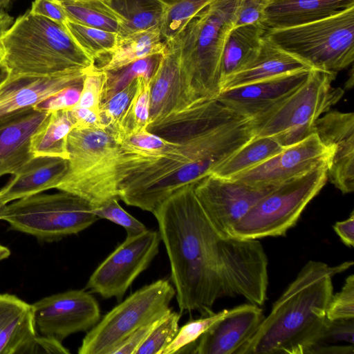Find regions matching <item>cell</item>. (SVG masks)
<instances>
[{"label":"cell","instance_id":"9","mask_svg":"<svg viewBox=\"0 0 354 354\" xmlns=\"http://www.w3.org/2000/svg\"><path fill=\"white\" fill-rule=\"evenodd\" d=\"M327 165L320 164L277 185L234 225L231 236L259 239L285 236L327 182Z\"/></svg>","mask_w":354,"mask_h":354},{"label":"cell","instance_id":"33","mask_svg":"<svg viewBox=\"0 0 354 354\" xmlns=\"http://www.w3.org/2000/svg\"><path fill=\"white\" fill-rule=\"evenodd\" d=\"M151 78L138 77L136 92L112 135L118 144L126 136L146 129L149 121Z\"/></svg>","mask_w":354,"mask_h":354},{"label":"cell","instance_id":"39","mask_svg":"<svg viewBox=\"0 0 354 354\" xmlns=\"http://www.w3.org/2000/svg\"><path fill=\"white\" fill-rule=\"evenodd\" d=\"M227 310L228 309H224L218 313L187 322L178 330L176 335L164 350L162 354L178 353L187 346L196 343L215 322L227 313Z\"/></svg>","mask_w":354,"mask_h":354},{"label":"cell","instance_id":"2","mask_svg":"<svg viewBox=\"0 0 354 354\" xmlns=\"http://www.w3.org/2000/svg\"><path fill=\"white\" fill-rule=\"evenodd\" d=\"M185 185L153 212L169 257L171 279L180 313H214L225 296L223 275L239 246L236 237H221L203 211L194 189Z\"/></svg>","mask_w":354,"mask_h":354},{"label":"cell","instance_id":"51","mask_svg":"<svg viewBox=\"0 0 354 354\" xmlns=\"http://www.w3.org/2000/svg\"><path fill=\"white\" fill-rule=\"evenodd\" d=\"M10 250L6 246L0 244V262L10 255Z\"/></svg>","mask_w":354,"mask_h":354},{"label":"cell","instance_id":"54","mask_svg":"<svg viewBox=\"0 0 354 354\" xmlns=\"http://www.w3.org/2000/svg\"><path fill=\"white\" fill-rule=\"evenodd\" d=\"M55 1H73V0H55Z\"/></svg>","mask_w":354,"mask_h":354},{"label":"cell","instance_id":"8","mask_svg":"<svg viewBox=\"0 0 354 354\" xmlns=\"http://www.w3.org/2000/svg\"><path fill=\"white\" fill-rule=\"evenodd\" d=\"M337 73L313 68L307 80L274 109L253 120L255 136L292 145L314 132L317 120L330 111L343 91L332 87Z\"/></svg>","mask_w":354,"mask_h":354},{"label":"cell","instance_id":"52","mask_svg":"<svg viewBox=\"0 0 354 354\" xmlns=\"http://www.w3.org/2000/svg\"><path fill=\"white\" fill-rule=\"evenodd\" d=\"M12 0H0V9H3L8 6Z\"/></svg>","mask_w":354,"mask_h":354},{"label":"cell","instance_id":"6","mask_svg":"<svg viewBox=\"0 0 354 354\" xmlns=\"http://www.w3.org/2000/svg\"><path fill=\"white\" fill-rule=\"evenodd\" d=\"M67 151L68 171L56 189L73 194L93 207L119 198L118 144L108 130L73 129L67 138Z\"/></svg>","mask_w":354,"mask_h":354},{"label":"cell","instance_id":"13","mask_svg":"<svg viewBox=\"0 0 354 354\" xmlns=\"http://www.w3.org/2000/svg\"><path fill=\"white\" fill-rule=\"evenodd\" d=\"M278 185H252L210 174L194 183V189L203 211L220 236L231 231L260 200Z\"/></svg>","mask_w":354,"mask_h":354},{"label":"cell","instance_id":"15","mask_svg":"<svg viewBox=\"0 0 354 354\" xmlns=\"http://www.w3.org/2000/svg\"><path fill=\"white\" fill-rule=\"evenodd\" d=\"M330 150L313 132L261 163L230 179L252 185H279L328 163Z\"/></svg>","mask_w":354,"mask_h":354},{"label":"cell","instance_id":"20","mask_svg":"<svg viewBox=\"0 0 354 354\" xmlns=\"http://www.w3.org/2000/svg\"><path fill=\"white\" fill-rule=\"evenodd\" d=\"M86 71L73 70L51 75H10L0 87V117L33 107L63 88L82 82Z\"/></svg>","mask_w":354,"mask_h":354},{"label":"cell","instance_id":"36","mask_svg":"<svg viewBox=\"0 0 354 354\" xmlns=\"http://www.w3.org/2000/svg\"><path fill=\"white\" fill-rule=\"evenodd\" d=\"M163 54L151 55L116 71L106 72L107 78L102 91L101 103L139 76L152 78Z\"/></svg>","mask_w":354,"mask_h":354},{"label":"cell","instance_id":"18","mask_svg":"<svg viewBox=\"0 0 354 354\" xmlns=\"http://www.w3.org/2000/svg\"><path fill=\"white\" fill-rule=\"evenodd\" d=\"M50 114L32 106L0 117V177L15 175L34 156L32 138Z\"/></svg>","mask_w":354,"mask_h":354},{"label":"cell","instance_id":"7","mask_svg":"<svg viewBox=\"0 0 354 354\" xmlns=\"http://www.w3.org/2000/svg\"><path fill=\"white\" fill-rule=\"evenodd\" d=\"M264 35L312 68L337 73L354 60V6L308 24L266 30Z\"/></svg>","mask_w":354,"mask_h":354},{"label":"cell","instance_id":"1","mask_svg":"<svg viewBox=\"0 0 354 354\" xmlns=\"http://www.w3.org/2000/svg\"><path fill=\"white\" fill-rule=\"evenodd\" d=\"M166 140L153 158L118 171L119 198L153 212L172 194L195 183L251 140L253 121L218 99L195 101L148 124Z\"/></svg>","mask_w":354,"mask_h":354},{"label":"cell","instance_id":"28","mask_svg":"<svg viewBox=\"0 0 354 354\" xmlns=\"http://www.w3.org/2000/svg\"><path fill=\"white\" fill-rule=\"evenodd\" d=\"M118 17V39L160 26L163 8L157 0H102Z\"/></svg>","mask_w":354,"mask_h":354},{"label":"cell","instance_id":"22","mask_svg":"<svg viewBox=\"0 0 354 354\" xmlns=\"http://www.w3.org/2000/svg\"><path fill=\"white\" fill-rule=\"evenodd\" d=\"M69 168L68 159L57 156H33L0 189V194L10 201L57 188Z\"/></svg>","mask_w":354,"mask_h":354},{"label":"cell","instance_id":"48","mask_svg":"<svg viewBox=\"0 0 354 354\" xmlns=\"http://www.w3.org/2000/svg\"><path fill=\"white\" fill-rule=\"evenodd\" d=\"M333 230L342 243L350 248L354 245V212L346 220L337 221L333 225Z\"/></svg>","mask_w":354,"mask_h":354},{"label":"cell","instance_id":"5","mask_svg":"<svg viewBox=\"0 0 354 354\" xmlns=\"http://www.w3.org/2000/svg\"><path fill=\"white\" fill-rule=\"evenodd\" d=\"M0 53L10 75H51L95 66L64 25L30 10L0 37Z\"/></svg>","mask_w":354,"mask_h":354},{"label":"cell","instance_id":"43","mask_svg":"<svg viewBox=\"0 0 354 354\" xmlns=\"http://www.w3.org/2000/svg\"><path fill=\"white\" fill-rule=\"evenodd\" d=\"M82 82L63 88L35 104L33 108L48 113L73 109L79 101Z\"/></svg>","mask_w":354,"mask_h":354},{"label":"cell","instance_id":"41","mask_svg":"<svg viewBox=\"0 0 354 354\" xmlns=\"http://www.w3.org/2000/svg\"><path fill=\"white\" fill-rule=\"evenodd\" d=\"M106 73L97 70L95 66L87 69L77 107L100 112L102 95L106 82Z\"/></svg>","mask_w":354,"mask_h":354},{"label":"cell","instance_id":"34","mask_svg":"<svg viewBox=\"0 0 354 354\" xmlns=\"http://www.w3.org/2000/svg\"><path fill=\"white\" fill-rule=\"evenodd\" d=\"M163 8L160 25L165 42L174 39L188 21L205 6L214 0H157Z\"/></svg>","mask_w":354,"mask_h":354},{"label":"cell","instance_id":"45","mask_svg":"<svg viewBox=\"0 0 354 354\" xmlns=\"http://www.w3.org/2000/svg\"><path fill=\"white\" fill-rule=\"evenodd\" d=\"M30 12L59 24L64 25L68 21L67 17L59 4L55 0H33Z\"/></svg>","mask_w":354,"mask_h":354},{"label":"cell","instance_id":"46","mask_svg":"<svg viewBox=\"0 0 354 354\" xmlns=\"http://www.w3.org/2000/svg\"><path fill=\"white\" fill-rule=\"evenodd\" d=\"M162 317L149 322L133 331L115 351L114 354H135L137 349Z\"/></svg>","mask_w":354,"mask_h":354},{"label":"cell","instance_id":"24","mask_svg":"<svg viewBox=\"0 0 354 354\" xmlns=\"http://www.w3.org/2000/svg\"><path fill=\"white\" fill-rule=\"evenodd\" d=\"M189 104L182 85L177 51L167 46L151 78L149 124Z\"/></svg>","mask_w":354,"mask_h":354},{"label":"cell","instance_id":"49","mask_svg":"<svg viewBox=\"0 0 354 354\" xmlns=\"http://www.w3.org/2000/svg\"><path fill=\"white\" fill-rule=\"evenodd\" d=\"M36 353H70L62 342L57 339L45 335H37Z\"/></svg>","mask_w":354,"mask_h":354},{"label":"cell","instance_id":"4","mask_svg":"<svg viewBox=\"0 0 354 354\" xmlns=\"http://www.w3.org/2000/svg\"><path fill=\"white\" fill-rule=\"evenodd\" d=\"M239 0H214L188 21L167 46L177 51L184 94L189 104L221 93V60L234 26Z\"/></svg>","mask_w":354,"mask_h":354},{"label":"cell","instance_id":"44","mask_svg":"<svg viewBox=\"0 0 354 354\" xmlns=\"http://www.w3.org/2000/svg\"><path fill=\"white\" fill-rule=\"evenodd\" d=\"M268 0H239L234 26L261 23Z\"/></svg>","mask_w":354,"mask_h":354},{"label":"cell","instance_id":"10","mask_svg":"<svg viewBox=\"0 0 354 354\" xmlns=\"http://www.w3.org/2000/svg\"><path fill=\"white\" fill-rule=\"evenodd\" d=\"M98 219L88 202L64 191L24 197L0 212L12 230L48 242L76 234Z\"/></svg>","mask_w":354,"mask_h":354},{"label":"cell","instance_id":"31","mask_svg":"<svg viewBox=\"0 0 354 354\" xmlns=\"http://www.w3.org/2000/svg\"><path fill=\"white\" fill-rule=\"evenodd\" d=\"M304 354H354V318H326Z\"/></svg>","mask_w":354,"mask_h":354},{"label":"cell","instance_id":"3","mask_svg":"<svg viewBox=\"0 0 354 354\" xmlns=\"http://www.w3.org/2000/svg\"><path fill=\"white\" fill-rule=\"evenodd\" d=\"M353 264L307 262L236 354H304L326 319L333 276Z\"/></svg>","mask_w":354,"mask_h":354},{"label":"cell","instance_id":"23","mask_svg":"<svg viewBox=\"0 0 354 354\" xmlns=\"http://www.w3.org/2000/svg\"><path fill=\"white\" fill-rule=\"evenodd\" d=\"M354 6V0H268L261 23L266 30L299 26Z\"/></svg>","mask_w":354,"mask_h":354},{"label":"cell","instance_id":"25","mask_svg":"<svg viewBox=\"0 0 354 354\" xmlns=\"http://www.w3.org/2000/svg\"><path fill=\"white\" fill-rule=\"evenodd\" d=\"M313 69L297 57L284 51L264 35L256 57L243 69L230 77L221 86V91L253 83L301 70Z\"/></svg>","mask_w":354,"mask_h":354},{"label":"cell","instance_id":"11","mask_svg":"<svg viewBox=\"0 0 354 354\" xmlns=\"http://www.w3.org/2000/svg\"><path fill=\"white\" fill-rule=\"evenodd\" d=\"M175 295V288L167 279L143 286L112 308L89 330L77 353L114 354L133 331L169 313V304Z\"/></svg>","mask_w":354,"mask_h":354},{"label":"cell","instance_id":"50","mask_svg":"<svg viewBox=\"0 0 354 354\" xmlns=\"http://www.w3.org/2000/svg\"><path fill=\"white\" fill-rule=\"evenodd\" d=\"M10 76V70L4 62L0 53V87L8 80Z\"/></svg>","mask_w":354,"mask_h":354},{"label":"cell","instance_id":"53","mask_svg":"<svg viewBox=\"0 0 354 354\" xmlns=\"http://www.w3.org/2000/svg\"><path fill=\"white\" fill-rule=\"evenodd\" d=\"M8 203L4 201V199L2 198V196L0 194V212L3 209V208L7 205Z\"/></svg>","mask_w":354,"mask_h":354},{"label":"cell","instance_id":"14","mask_svg":"<svg viewBox=\"0 0 354 354\" xmlns=\"http://www.w3.org/2000/svg\"><path fill=\"white\" fill-rule=\"evenodd\" d=\"M32 306L39 335L61 342L72 334L89 330L100 319L97 301L85 290L55 294Z\"/></svg>","mask_w":354,"mask_h":354},{"label":"cell","instance_id":"40","mask_svg":"<svg viewBox=\"0 0 354 354\" xmlns=\"http://www.w3.org/2000/svg\"><path fill=\"white\" fill-rule=\"evenodd\" d=\"M113 198L102 205L93 207V213L99 218H105L125 229L127 236H133L147 230L146 226L125 211Z\"/></svg>","mask_w":354,"mask_h":354},{"label":"cell","instance_id":"16","mask_svg":"<svg viewBox=\"0 0 354 354\" xmlns=\"http://www.w3.org/2000/svg\"><path fill=\"white\" fill-rule=\"evenodd\" d=\"M314 132L330 150L328 180L342 194L354 190V114L328 111L315 123Z\"/></svg>","mask_w":354,"mask_h":354},{"label":"cell","instance_id":"47","mask_svg":"<svg viewBox=\"0 0 354 354\" xmlns=\"http://www.w3.org/2000/svg\"><path fill=\"white\" fill-rule=\"evenodd\" d=\"M70 113L74 123L73 129H104L101 122L100 112L74 106L70 109Z\"/></svg>","mask_w":354,"mask_h":354},{"label":"cell","instance_id":"26","mask_svg":"<svg viewBox=\"0 0 354 354\" xmlns=\"http://www.w3.org/2000/svg\"><path fill=\"white\" fill-rule=\"evenodd\" d=\"M266 28L261 23L233 27L227 34L221 60L222 84L258 55Z\"/></svg>","mask_w":354,"mask_h":354},{"label":"cell","instance_id":"27","mask_svg":"<svg viewBox=\"0 0 354 354\" xmlns=\"http://www.w3.org/2000/svg\"><path fill=\"white\" fill-rule=\"evenodd\" d=\"M166 48L160 26H156L118 39L107 62L100 66H94L100 71H113L147 57L163 54Z\"/></svg>","mask_w":354,"mask_h":354},{"label":"cell","instance_id":"32","mask_svg":"<svg viewBox=\"0 0 354 354\" xmlns=\"http://www.w3.org/2000/svg\"><path fill=\"white\" fill-rule=\"evenodd\" d=\"M68 20L86 26L118 33L120 19L102 0L58 1Z\"/></svg>","mask_w":354,"mask_h":354},{"label":"cell","instance_id":"19","mask_svg":"<svg viewBox=\"0 0 354 354\" xmlns=\"http://www.w3.org/2000/svg\"><path fill=\"white\" fill-rule=\"evenodd\" d=\"M263 318L262 309L254 304L230 309L200 337L192 353L236 354L253 335Z\"/></svg>","mask_w":354,"mask_h":354},{"label":"cell","instance_id":"37","mask_svg":"<svg viewBox=\"0 0 354 354\" xmlns=\"http://www.w3.org/2000/svg\"><path fill=\"white\" fill-rule=\"evenodd\" d=\"M180 314L171 310L154 327L135 354H162L179 330Z\"/></svg>","mask_w":354,"mask_h":354},{"label":"cell","instance_id":"17","mask_svg":"<svg viewBox=\"0 0 354 354\" xmlns=\"http://www.w3.org/2000/svg\"><path fill=\"white\" fill-rule=\"evenodd\" d=\"M311 70V69H310ZM310 70H301L222 91L216 97L238 115L255 120L296 91Z\"/></svg>","mask_w":354,"mask_h":354},{"label":"cell","instance_id":"30","mask_svg":"<svg viewBox=\"0 0 354 354\" xmlns=\"http://www.w3.org/2000/svg\"><path fill=\"white\" fill-rule=\"evenodd\" d=\"M283 149L273 138L254 136L211 174L221 178H231L269 159Z\"/></svg>","mask_w":354,"mask_h":354},{"label":"cell","instance_id":"12","mask_svg":"<svg viewBox=\"0 0 354 354\" xmlns=\"http://www.w3.org/2000/svg\"><path fill=\"white\" fill-rule=\"evenodd\" d=\"M159 232L147 230L127 236L94 270L86 289L105 299L121 301L134 280L146 270L159 251Z\"/></svg>","mask_w":354,"mask_h":354},{"label":"cell","instance_id":"42","mask_svg":"<svg viewBox=\"0 0 354 354\" xmlns=\"http://www.w3.org/2000/svg\"><path fill=\"white\" fill-rule=\"evenodd\" d=\"M328 319L354 318V275H349L341 290L333 295L326 308Z\"/></svg>","mask_w":354,"mask_h":354},{"label":"cell","instance_id":"38","mask_svg":"<svg viewBox=\"0 0 354 354\" xmlns=\"http://www.w3.org/2000/svg\"><path fill=\"white\" fill-rule=\"evenodd\" d=\"M138 77L100 104V115L102 124L103 127L112 135L116 131L118 125L136 92Z\"/></svg>","mask_w":354,"mask_h":354},{"label":"cell","instance_id":"21","mask_svg":"<svg viewBox=\"0 0 354 354\" xmlns=\"http://www.w3.org/2000/svg\"><path fill=\"white\" fill-rule=\"evenodd\" d=\"M37 338L32 304L0 294V354L36 353Z\"/></svg>","mask_w":354,"mask_h":354},{"label":"cell","instance_id":"35","mask_svg":"<svg viewBox=\"0 0 354 354\" xmlns=\"http://www.w3.org/2000/svg\"><path fill=\"white\" fill-rule=\"evenodd\" d=\"M75 43L94 62L109 55L118 43V33L86 26L68 20L65 24Z\"/></svg>","mask_w":354,"mask_h":354},{"label":"cell","instance_id":"29","mask_svg":"<svg viewBox=\"0 0 354 354\" xmlns=\"http://www.w3.org/2000/svg\"><path fill=\"white\" fill-rule=\"evenodd\" d=\"M74 123L69 110L50 113L44 124L31 140L34 156H49L68 158L67 138Z\"/></svg>","mask_w":354,"mask_h":354}]
</instances>
